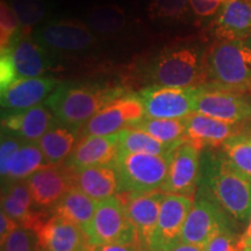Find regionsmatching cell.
I'll list each match as a JSON object with an SVG mask.
<instances>
[{
	"instance_id": "20",
	"label": "cell",
	"mask_w": 251,
	"mask_h": 251,
	"mask_svg": "<svg viewBox=\"0 0 251 251\" xmlns=\"http://www.w3.org/2000/svg\"><path fill=\"white\" fill-rule=\"evenodd\" d=\"M41 249L48 251H92L83 229L68 220L51 215L36 231Z\"/></svg>"
},
{
	"instance_id": "2",
	"label": "cell",
	"mask_w": 251,
	"mask_h": 251,
	"mask_svg": "<svg viewBox=\"0 0 251 251\" xmlns=\"http://www.w3.org/2000/svg\"><path fill=\"white\" fill-rule=\"evenodd\" d=\"M202 196L211 198L236 221L251 219V179L229 164L224 153H207L202 164Z\"/></svg>"
},
{
	"instance_id": "22",
	"label": "cell",
	"mask_w": 251,
	"mask_h": 251,
	"mask_svg": "<svg viewBox=\"0 0 251 251\" xmlns=\"http://www.w3.org/2000/svg\"><path fill=\"white\" fill-rule=\"evenodd\" d=\"M218 41L251 37V0H226L212 23Z\"/></svg>"
},
{
	"instance_id": "32",
	"label": "cell",
	"mask_w": 251,
	"mask_h": 251,
	"mask_svg": "<svg viewBox=\"0 0 251 251\" xmlns=\"http://www.w3.org/2000/svg\"><path fill=\"white\" fill-rule=\"evenodd\" d=\"M24 33L29 34L31 28L39 25L46 17L45 0H9Z\"/></svg>"
},
{
	"instance_id": "36",
	"label": "cell",
	"mask_w": 251,
	"mask_h": 251,
	"mask_svg": "<svg viewBox=\"0 0 251 251\" xmlns=\"http://www.w3.org/2000/svg\"><path fill=\"white\" fill-rule=\"evenodd\" d=\"M25 141L12 136V135L1 133V143H0V175L1 181H4L11 171L15 156L21 148Z\"/></svg>"
},
{
	"instance_id": "4",
	"label": "cell",
	"mask_w": 251,
	"mask_h": 251,
	"mask_svg": "<svg viewBox=\"0 0 251 251\" xmlns=\"http://www.w3.org/2000/svg\"><path fill=\"white\" fill-rule=\"evenodd\" d=\"M152 85L196 87L207 84L206 54L197 47L178 46L163 50L150 63Z\"/></svg>"
},
{
	"instance_id": "19",
	"label": "cell",
	"mask_w": 251,
	"mask_h": 251,
	"mask_svg": "<svg viewBox=\"0 0 251 251\" xmlns=\"http://www.w3.org/2000/svg\"><path fill=\"white\" fill-rule=\"evenodd\" d=\"M119 151V133L107 136H81L64 164L71 170L113 165Z\"/></svg>"
},
{
	"instance_id": "34",
	"label": "cell",
	"mask_w": 251,
	"mask_h": 251,
	"mask_svg": "<svg viewBox=\"0 0 251 251\" xmlns=\"http://www.w3.org/2000/svg\"><path fill=\"white\" fill-rule=\"evenodd\" d=\"M24 34L13 8L7 0L0 2V47L7 49Z\"/></svg>"
},
{
	"instance_id": "18",
	"label": "cell",
	"mask_w": 251,
	"mask_h": 251,
	"mask_svg": "<svg viewBox=\"0 0 251 251\" xmlns=\"http://www.w3.org/2000/svg\"><path fill=\"white\" fill-rule=\"evenodd\" d=\"M61 81L50 76L18 80L7 90L0 92L2 111H25L41 105L57 89Z\"/></svg>"
},
{
	"instance_id": "15",
	"label": "cell",
	"mask_w": 251,
	"mask_h": 251,
	"mask_svg": "<svg viewBox=\"0 0 251 251\" xmlns=\"http://www.w3.org/2000/svg\"><path fill=\"white\" fill-rule=\"evenodd\" d=\"M200 150L188 142L181 144L174 151L168 178L161 191L193 199L200 181Z\"/></svg>"
},
{
	"instance_id": "28",
	"label": "cell",
	"mask_w": 251,
	"mask_h": 251,
	"mask_svg": "<svg viewBox=\"0 0 251 251\" xmlns=\"http://www.w3.org/2000/svg\"><path fill=\"white\" fill-rule=\"evenodd\" d=\"M46 166H48V163L37 142H24L15 156L11 171L1 184L26 180Z\"/></svg>"
},
{
	"instance_id": "7",
	"label": "cell",
	"mask_w": 251,
	"mask_h": 251,
	"mask_svg": "<svg viewBox=\"0 0 251 251\" xmlns=\"http://www.w3.org/2000/svg\"><path fill=\"white\" fill-rule=\"evenodd\" d=\"M144 119L146 112L137 93H126L91 118L80 128V137L117 134L127 128H133Z\"/></svg>"
},
{
	"instance_id": "35",
	"label": "cell",
	"mask_w": 251,
	"mask_h": 251,
	"mask_svg": "<svg viewBox=\"0 0 251 251\" xmlns=\"http://www.w3.org/2000/svg\"><path fill=\"white\" fill-rule=\"evenodd\" d=\"M1 251H41L35 231L20 227L1 243Z\"/></svg>"
},
{
	"instance_id": "17",
	"label": "cell",
	"mask_w": 251,
	"mask_h": 251,
	"mask_svg": "<svg viewBox=\"0 0 251 251\" xmlns=\"http://www.w3.org/2000/svg\"><path fill=\"white\" fill-rule=\"evenodd\" d=\"M58 122L48 106L41 103L25 111H2L1 133L12 135L25 142H37Z\"/></svg>"
},
{
	"instance_id": "3",
	"label": "cell",
	"mask_w": 251,
	"mask_h": 251,
	"mask_svg": "<svg viewBox=\"0 0 251 251\" xmlns=\"http://www.w3.org/2000/svg\"><path fill=\"white\" fill-rule=\"evenodd\" d=\"M207 84L246 93L251 91V37L216 41L206 54Z\"/></svg>"
},
{
	"instance_id": "9",
	"label": "cell",
	"mask_w": 251,
	"mask_h": 251,
	"mask_svg": "<svg viewBox=\"0 0 251 251\" xmlns=\"http://www.w3.org/2000/svg\"><path fill=\"white\" fill-rule=\"evenodd\" d=\"M230 229L229 215L211 198L199 194L185 221L181 242L205 248L213 237Z\"/></svg>"
},
{
	"instance_id": "27",
	"label": "cell",
	"mask_w": 251,
	"mask_h": 251,
	"mask_svg": "<svg viewBox=\"0 0 251 251\" xmlns=\"http://www.w3.org/2000/svg\"><path fill=\"white\" fill-rule=\"evenodd\" d=\"M133 128L149 134L166 146L179 147L187 142L185 119L146 118Z\"/></svg>"
},
{
	"instance_id": "11",
	"label": "cell",
	"mask_w": 251,
	"mask_h": 251,
	"mask_svg": "<svg viewBox=\"0 0 251 251\" xmlns=\"http://www.w3.org/2000/svg\"><path fill=\"white\" fill-rule=\"evenodd\" d=\"M194 112L227 124L237 125L251 118V102L242 93L203 84L198 92Z\"/></svg>"
},
{
	"instance_id": "26",
	"label": "cell",
	"mask_w": 251,
	"mask_h": 251,
	"mask_svg": "<svg viewBox=\"0 0 251 251\" xmlns=\"http://www.w3.org/2000/svg\"><path fill=\"white\" fill-rule=\"evenodd\" d=\"M98 201L90 198L79 188L74 186L63 196L51 209L52 215L61 216L83 229L85 233L87 226L92 221Z\"/></svg>"
},
{
	"instance_id": "16",
	"label": "cell",
	"mask_w": 251,
	"mask_h": 251,
	"mask_svg": "<svg viewBox=\"0 0 251 251\" xmlns=\"http://www.w3.org/2000/svg\"><path fill=\"white\" fill-rule=\"evenodd\" d=\"M1 50L8 52L18 80L43 76L56 62L54 52L27 33H24L9 48Z\"/></svg>"
},
{
	"instance_id": "13",
	"label": "cell",
	"mask_w": 251,
	"mask_h": 251,
	"mask_svg": "<svg viewBox=\"0 0 251 251\" xmlns=\"http://www.w3.org/2000/svg\"><path fill=\"white\" fill-rule=\"evenodd\" d=\"M193 201L192 198L165 193L149 251H165L181 242V233Z\"/></svg>"
},
{
	"instance_id": "38",
	"label": "cell",
	"mask_w": 251,
	"mask_h": 251,
	"mask_svg": "<svg viewBox=\"0 0 251 251\" xmlns=\"http://www.w3.org/2000/svg\"><path fill=\"white\" fill-rule=\"evenodd\" d=\"M18 81L11 57L6 50H1L0 54V90L5 91ZM0 91V92H1Z\"/></svg>"
},
{
	"instance_id": "39",
	"label": "cell",
	"mask_w": 251,
	"mask_h": 251,
	"mask_svg": "<svg viewBox=\"0 0 251 251\" xmlns=\"http://www.w3.org/2000/svg\"><path fill=\"white\" fill-rule=\"evenodd\" d=\"M192 13L200 18L215 17L226 0H188Z\"/></svg>"
},
{
	"instance_id": "10",
	"label": "cell",
	"mask_w": 251,
	"mask_h": 251,
	"mask_svg": "<svg viewBox=\"0 0 251 251\" xmlns=\"http://www.w3.org/2000/svg\"><path fill=\"white\" fill-rule=\"evenodd\" d=\"M40 45L51 52H79L91 48L94 36L91 28L75 19H56L40 25L33 33Z\"/></svg>"
},
{
	"instance_id": "1",
	"label": "cell",
	"mask_w": 251,
	"mask_h": 251,
	"mask_svg": "<svg viewBox=\"0 0 251 251\" xmlns=\"http://www.w3.org/2000/svg\"><path fill=\"white\" fill-rule=\"evenodd\" d=\"M126 93L125 87L114 84L98 81L61 83L45 105L59 122L81 128L105 106Z\"/></svg>"
},
{
	"instance_id": "41",
	"label": "cell",
	"mask_w": 251,
	"mask_h": 251,
	"mask_svg": "<svg viewBox=\"0 0 251 251\" xmlns=\"http://www.w3.org/2000/svg\"><path fill=\"white\" fill-rule=\"evenodd\" d=\"M92 251H142L137 243L129 244H109V246L96 247Z\"/></svg>"
},
{
	"instance_id": "40",
	"label": "cell",
	"mask_w": 251,
	"mask_h": 251,
	"mask_svg": "<svg viewBox=\"0 0 251 251\" xmlns=\"http://www.w3.org/2000/svg\"><path fill=\"white\" fill-rule=\"evenodd\" d=\"M18 228H20V225L1 211V214H0V240H1V243H4L6 238Z\"/></svg>"
},
{
	"instance_id": "23",
	"label": "cell",
	"mask_w": 251,
	"mask_h": 251,
	"mask_svg": "<svg viewBox=\"0 0 251 251\" xmlns=\"http://www.w3.org/2000/svg\"><path fill=\"white\" fill-rule=\"evenodd\" d=\"M186 140L198 150L203 148H215L236 133V125L216 120L199 113H192L185 119Z\"/></svg>"
},
{
	"instance_id": "31",
	"label": "cell",
	"mask_w": 251,
	"mask_h": 251,
	"mask_svg": "<svg viewBox=\"0 0 251 251\" xmlns=\"http://www.w3.org/2000/svg\"><path fill=\"white\" fill-rule=\"evenodd\" d=\"M87 23L90 28L99 33H115L126 25V14L119 6H98L90 11Z\"/></svg>"
},
{
	"instance_id": "24",
	"label": "cell",
	"mask_w": 251,
	"mask_h": 251,
	"mask_svg": "<svg viewBox=\"0 0 251 251\" xmlns=\"http://www.w3.org/2000/svg\"><path fill=\"white\" fill-rule=\"evenodd\" d=\"M72 177L74 186L79 188L96 201H101L120 192V184L114 164L72 170Z\"/></svg>"
},
{
	"instance_id": "5",
	"label": "cell",
	"mask_w": 251,
	"mask_h": 251,
	"mask_svg": "<svg viewBox=\"0 0 251 251\" xmlns=\"http://www.w3.org/2000/svg\"><path fill=\"white\" fill-rule=\"evenodd\" d=\"M172 155L119 151L114 163L120 184L119 193L142 194L161 190L168 178Z\"/></svg>"
},
{
	"instance_id": "30",
	"label": "cell",
	"mask_w": 251,
	"mask_h": 251,
	"mask_svg": "<svg viewBox=\"0 0 251 251\" xmlns=\"http://www.w3.org/2000/svg\"><path fill=\"white\" fill-rule=\"evenodd\" d=\"M229 164L251 179V134H235L222 144Z\"/></svg>"
},
{
	"instance_id": "25",
	"label": "cell",
	"mask_w": 251,
	"mask_h": 251,
	"mask_svg": "<svg viewBox=\"0 0 251 251\" xmlns=\"http://www.w3.org/2000/svg\"><path fill=\"white\" fill-rule=\"evenodd\" d=\"M79 137V127L58 122L37 141V144L42 150L48 165H61L67 162Z\"/></svg>"
},
{
	"instance_id": "43",
	"label": "cell",
	"mask_w": 251,
	"mask_h": 251,
	"mask_svg": "<svg viewBox=\"0 0 251 251\" xmlns=\"http://www.w3.org/2000/svg\"><path fill=\"white\" fill-rule=\"evenodd\" d=\"M165 251H206L205 248L193 246V244H186V243H178L177 246L170 248V249Z\"/></svg>"
},
{
	"instance_id": "21",
	"label": "cell",
	"mask_w": 251,
	"mask_h": 251,
	"mask_svg": "<svg viewBox=\"0 0 251 251\" xmlns=\"http://www.w3.org/2000/svg\"><path fill=\"white\" fill-rule=\"evenodd\" d=\"M1 211L20 225V227L39 230L49 216L35 209L26 180L2 185Z\"/></svg>"
},
{
	"instance_id": "6",
	"label": "cell",
	"mask_w": 251,
	"mask_h": 251,
	"mask_svg": "<svg viewBox=\"0 0 251 251\" xmlns=\"http://www.w3.org/2000/svg\"><path fill=\"white\" fill-rule=\"evenodd\" d=\"M85 234L92 249L109 244L137 243L136 233L126 214L124 202L118 196L98 201Z\"/></svg>"
},
{
	"instance_id": "12",
	"label": "cell",
	"mask_w": 251,
	"mask_h": 251,
	"mask_svg": "<svg viewBox=\"0 0 251 251\" xmlns=\"http://www.w3.org/2000/svg\"><path fill=\"white\" fill-rule=\"evenodd\" d=\"M117 196L124 202L126 214L136 233L141 250L149 251L165 193L159 190L142 194L122 192Z\"/></svg>"
},
{
	"instance_id": "44",
	"label": "cell",
	"mask_w": 251,
	"mask_h": 251,
	"mask_svg": "<svg viewBox=\"0 0 251 251\" xmlns=\"http://www.w3.org/2000/svg\"><path fill=\"white\" fill-rule=\"evenodd\" d=\"M243 251H251V248H247V249H244Z\"/></svg>"
},
{
	"instance_id": "29",
	"label": "cell",
	"mask_w": 251,
	"mask_h": 251,
	"mask_svg": "<svg viewBox=\"0 0 251 251\" xmlns=\"http://www.w3.org/2000/svg\"><path fill=\"white\" fill-rule=\"evenodd\" d=\"M180 147V146H179ZM178 147L163 144L149 134L135 128L119 131V150L120 152L149 153L156 156H170Z\"/></svg>"
},
{
	"instance_id": "14",
	"label": "cell",
	"mask_w": 251,
	"mask_h": 251,
	"mask_svg": "<svg viewBox=\"0 0 251 251\" xmlns=\"http://www.w3.org/2000/svg\"><path fill=\"white\" fill-rule=\"evenodd\" d=\"M35 209L51 211L63 196L74 187L72 170L65 164L48 165L26 179Z\"/></svg>"
},
{
	"instance_id": "33",
	"label": "cell",
	"mask_w": 251,
	"mask_h": 251,
	"mask_svg": "<svg viewBox=\"0 0 251 251\" xmlns=\"http://www.w3.org/2000/svg\"><path fill=\"white\" fill-rule=\"evenodd\" d=\"M148 12L153 20L179 21L192 9L188 0H150Z\"/></svg>"
},
{
	"instance_id": "8",
	"label": "cell",
	"mask_w": 251,
	"mask_h": 251,
	"mask_svg": "<svg viewBox=\"0 0 251 251\" xmlns=\"http://www.w3.org/2000/svg\"><path fill=\"white\" fill-rule=\"evenodd\" d=\"M200 86L168 87L150 85L137 92V96L143 103L146 118L186 119L194 113L196 98Z\"/></svg>"
},
{
	"instance_id": "45",
	"label": "cell",
	"mask_w": 251,
	"mask_h": 251,
	"mask_svg": "<svg viewBox=\"0 0 251 251\" xmlns=\"http://www.w3.org/2000/svg\"><path fill=\"white\" fill-rule=\"evenodd\" d=\"M41 251H48V250H45V249H41Z\"/></svg>"
},
{
	"instance_id": "37",
	"label": "cell",
	"mask_w": 251,
	"mask_h": 251,
	"mask_svg": "<svg viewBox=\"0 0 251 251\" xmlns=\"http://www.w3.org/2000/svg\"><path fill=\"white\" fill-rule=\"evenodd\" d=\"M206 251H242L240 247V238L230 229L221 231L209 241L205 247Z\"/></svg>"
},
{
	"instance_id": "42",
	"label": "cell",
	"mask_w": 251,
	"mask_h": 251,
	"mask_svg": "<svg viewBox=\"0 0 251 251\" xmlns=\"http://www.w3.org/2000/svg\"><path fill=\"white\" fill-rule=\"evenodd\" d=\"M240 247L242 251L244 249H247V248H251V219L249 221V225H248V227L246 229V231H244L242 236L240 237Z\"/></svg>"
}]
</instances>
